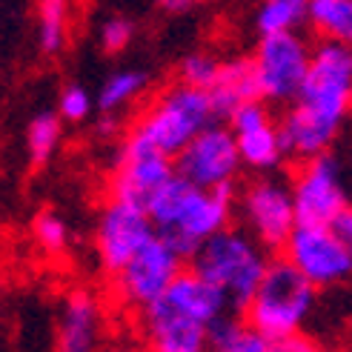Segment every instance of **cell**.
<instances>
[{
	"instance_id": "cell-1",
	"label": "cell",
	"mask_w": 352,
	"mask_h": 352,
	"mask_svg": "<svg viewBox=\"0 0 352 352\" xmlns=\"http://www.w3.org/2000/svg\"><path fill=\"white\" fill-rule=\"evenodd\" d=\"M352 112V46L321 41L309 72L287 115L278 120L287 157L309 161L327 155Z\"/></svg>"
},
{
	"instance_id": "cell-2",
	"label": "cell",
	"mask_w": 352,
	"mask_h": 352,
	"mask_svg": "<svg viewBox=\"0 0 352 352\" xmlns=\"http://www.w3.org/2000/svg\"><path fill=\"white\" fill-rule=\"evenodd\" d=\"M144 209L155 232H161L184 258H192L201 243L230 226L235 192L232 186L204 189L175 172L144 201Z\"/></svg>"
},
{
	"instance_id": "cell-3",
	"label": "cell",
	"mask_w": 352,
	"mask_h": 352,
	"mask_svg": "<svg viewBox=\"0 0 352 352\" xmlns=\"http://www.w3.org/2000/svg\"><path fill=\"white\" fill-rule=\"evenodd\" d=\"M315 292L318 287L280 255L270 261V270L258 284L255 295L241 309L243 324L278 344L292 336H301L304 324L315 309Z\"/></svg>"
},
{
	"instance_id": "cell-4",
	"label": "cell",
	"mask_w": 352,
	"mask_h": 352,
	"mask_svg": "<svg viewBox=\"0 0 352 352\" xmlns=\"http://www.w3.org/2000/svg\"><path fill=\"white\" fill-rule=\"evenodd\" d=\"M270 250L258 243L246 230L226 226L218 235L198 246L192 255V270L215 284L235 309H243L255 295L258 284L270 270Z\"/></svg>"
},
{
	"instance_id": "cell-5",
	"label": "cell",
	"mask_w": 352,
	"mask_h": 352,
	"mask_svg": "<svg viewBox=\"0 0 352 352\" xmlns=\"http://www.w3.org/2000/svg\"><path fill=\"white\" fill-rule=\"evenodd\" d=\"M218 120L212 95L189 83H172L157 95L135 126L149 144H155L169 157L178 155L192 138L201 135L209 123Z\"/></svg>"
},
{
	"instance_id": "cell-6",
	"label": "cell",
	"mask_w": 352,
	"mask_h": 352,
	"mask_svg": "<svg viewBox=\"0 0 352 352\" xmlns=\"http://www.w3.org/2000/svg\"><path fill=\"white\" fill-rule=\"evenodd\" d=\"M238 215L243 230L267 250H284V243L295 232L298 209L292 198V184L263 175L246 184L238 198Z\"/></svg>"
},
{
	"instance_id": "cell-7",
	"label": "cell",
	"mask_w": 352,
	"mask_h": 352,
	"mask_svg": "<svg viewBox=\"0 0 352 352\" xmlns=\"http://www.w3.org/2000/svg\"><path fill=\"white\" fill-rule=\"evenodd\" d=\"M312 49L298 32L261 34L252 55L258 95L267 103H292L309 72Z\"/></svg>"
},
{
	"instance_id": "cell-8",
	"label": "cell",
	"mask_w": 352,
	"mask_h": 352,
	"mask_svg": "<svg viewBox=\"0 0 352 352\" xmlns=\"http://www.w3.org/2000/svg\"><path fill=\"white\" fill-rule=\"evenodd\" d=\"M184 261L186 258L161 232H155L129 258L126 267L118 275H112L115 292L123 301V307L144 312L149 304H155L172 287V280L184 272Z\"/></svg>"
},
{
	"instance_id": "cell-9",
	"label": "cell",
	"mask_w": 352,
	"mask_h": 352,
	"mask_svg": "<svg viewBox=\"0 0 352 352\" xmlns=\"http://www.w3.org/2000/svg\"><path fill=\"white\" fill-rule=\"evenodd\" d=\"M280 252L318 289L338 287L352 275V252L329 223H298Z\"/></svg>"
},
{
	"instance_id": "cell-10",
	"label": "cell",
	"mask_w": 352,
	"mask_h": 352,
	"mask_svg": "<svg viewBox=\"0 0 352 352\" xmlns=\"http://www.w3.org/2000/svg\"><path fill=\"white\" fill-rule=\"evenodd\" d=\"M243 161L238 152V140L230 129V123H209V126L195 135L189 144L175 155V172L186 178L189 184L204 189H223L235 186V178Z\"/></svg>"
},
{
	"instance_id": "cell-11",
	"label": "cell",
	"mask_w": 352,
	"mask_h": 352,
	"mask_svg": "<svg viewBox=\"0 0 352 352\" xmlns=\"http://www.w3.org/2000/svg\"><path fill=\"white\" fill-rule=\"evenodd\" d=\"M152 235H155V226L144 206L126 198L109 195V201L100 206L98 223H95V252H98L100 270L118 275Z\"/></svg>"
},
{
	"instance_id": "cell-12",
	"label": "cell",
	"mask_w": 352,
	"mask_h": 352,
	"mask_svg": "<svg viewBox=\"0 0 352 352\" xmlns=\"http://www.w3.org/2000/svg\"><path fill=\"white\" fill-rule=\"evenodd\" d=\"M172 175H175V157L149 144L138 129H129L118 146L109 195L144 206V201L157 186H164Z\"/></svg>"
},
{
	"instance_id": "cell-13",
	"label": "cell",
	"mask_w": 352,
	"mask_h": 352,
	"mask_svg": "<svg viewBox=\"0 0 352 352\" xmlns=\"http://www.w3.org/2000/svg\"><path fill=\"white\" fill-rule=\"evenodd\" d=\"M292 198L301 223H336L346 209V186L336 157L318 155L301 161L292 178Z\"/></svg>"
},
{
	"instance_id": "cell-14",
	"label": "cell",
	"mask_w": 352,
	"mask_h": 352,
	"mask_svg": "<svg viewBox=\"0 0 352 352\" xmlns=\"http://www.w3.org/2000/svg\"><path fill=\"white\" fill-rule=\"evenodd\" d=\"M226 120H230V129L238 140V152L246 169L270 175L284 164V138H280V126L275 123L267 100H246Z\"/></svg>"
},
{
	"instance_id": "cell-15",
	"label": "cell",
	"mask_w": 352,
	"mask_h": 352,
	"mask_svg": "<svg viewBox=\"0 0 352 352\" xmlns=\"http://www.w3.org/2000/svg\"><path fill=\"white\" fill-rule=\"evenodd\" d=\"M144 324V341L146 352H206L209 344V327L189 318V315L172 309L166 301L157 298L140 312Z\"/></svg>"
},
{
	"instance_id": "cell-16",
	"label": "cell",
	"mask_w": 352,
	"mask_h": 352,
	"mask_svg": "<svg viewBox=\"0 0 352 352\" xmlns=\"http://www.w3.org/2000/svg\"><path fill=\"white\" fill-rule=\"evenodd\" d=\"M103 338V309L89 289H72L58 315L55 352H98Z\"/></svg>"
},
{
	"instance_id": "cell-17",
	"label": "cell",
	"mask_w": 352,
	"mask_h": 352,
	"mask_svg": "<svg viewBox=\"0 0 352 352\" xmlns=\"http://www.w3.org/2000/svg\"><path fill=\"white\" fill-rule=\"evenodd\" d=\"M212 103L218 118H230L241 103L255 100L258 95V78H255V63L252 58H232L221 63L218 80L212 83Z\"/></svg>"
},
{
	"instance_id": "cell-18",
	"label": "cell",
	"mask_w": 352,
	"mask_h": 352,
	"mask_svg": "<svg viewBox=\"0 0 352 352\" xmlns=\"http://www.w3.org/2000/svg\"><path fill=\"white\" fill-rule=\"evenodd\" d=\"M149 86V75L144 69H118L98 89V112L100 115H118L120 109L132 107L138 98H144Z\"/></svg>"
},
{
	"instance_id": "cell-19",
	"label": "cell",
	"mask_w": 352,
	"mask_h": 352,
	"mask_svg": "<svg viewBox=\"0 0 352 352\" xmlns=\"http://www.w3.org/2000/svg\"><path fill=\"white\" fill-rule=\"evenodd\" d=\"M34 17H38V49L46 58L60 55L69 41L72 0H34Z\"/></svg>"
},
{
	"instance_id": "cell-20",
	"label": "cell",
	"mask_w": 352,
	"mask_h": 352,
	"mask_svg": "<svg viewBox=\"0 0 352 352\" xmlns=\"http://www.w3.org/2000/svg\"><path fill=\"white\" fill-rule=\"evenodd\" d=\"M63 118L58 112H34L26 123V157L32 166H46L63 144Z\"/></svg>"
},
{
	"instance_id": "cell-21",
	"label": "cell",
	"mask_w": 352,
	"mask_h": 352,
	"mask_svg": "<svg viewBox=\"0 0 352 352\" xmlns=\"http://www.w3.org/2000/svg\"><path fill=\"white\" fill-rule=\"evenodd\" d=\"M312 0H261L255 9V29L261 34H280L298 32L309 21Z\"/></svg>"
},
{
	"instance_id": "cell-22",
	"label": "cell",
	"mask_w": 352,
	"mask_h": 352,
	"mask_svg": "<svg viewBox=\"0 0 352 352\" xmlns=\"http://www.w3.org/2000/svg\"><path fill=\"white\" fill-rule=\"evenodd\" d=\"M309 26L324 41L352 46V0H312Z\"/></svg>"
},
{
	"instance_id": "cell-23",
	"label": "cell",
	"mask_w": 352,
	"mask_h": 352,
	"mask_svg": "<svg viewBox=\"0 0 352 352\" xmlns=\"http://www.w3.org/2000/svg\"><path fill=\"white\" fill-rule=\"evenodd\" d=\"M32 235H34V243H38L41 250L49 252V255L66 252L69 241H72V230H69V223L58 212H52V209H46V212H41L38 218H34Z\"/></svg>"
},
{
	"instance_id": "cell-24",
	"label": "cell",
	"mask_w": 352,
	"mask_h": 352,
	"mask_svg": "<svg viewBox=\"0 0 352 352\" xmlns=\"http://www.w3.org/2000/svg\"><path fill=\"white\" fill-rule=\"evenodd\" d=\"M221 72V60L206 55V52H189V55L178 63V80L198 86V89H212V83L218 80Z\"/></svg>"
},
{
	"instance_id": "cell-25",
	"label": "cell",
	"mask_w": 352,
	"mask_h": 352,
	"mask_svg": "<svg viewBox=\"0 0 352 352\" xmlns=\"http://www.w3.org/2000/svg\"><path fill=\"white\" fill-rule=\"evenodd\" d=\"M98 109V98L80 83H66L58 95V115L66 123H86Z\"/></svg>"
},
{
	"instance_id": "cell-26",
	"label": "cell",
	"mask_w": 352,
	"mask_h": 352,
	"mask_svg": "<svg viewBox=\"0 0 352 352\" xmlns=\"http://www.w3.org/2000/svg\"><path fill=\"white\" fill-rule=\"evenodd\" d=\"M135 38V23L129 17H120V14H109L103 17L100 26H98V46L107 52V55H118L123 52Z\"/></svg>"
},
{
	"instance_id": "cell-27",
	"label": "cell",
	"mask_w": 352,
	"mask_h": 352,
	"mask_svg": "<svg viewBox=\"0 0 352 352\" xmlns=\"http://www.w3.org/2000/svg\"><path fill=\"white\" fill-rule=\"evenodd\" d=\"M212 352H278V341L261 336L252 327H243L230 344H223Z\"/></svg>"
},
{
	"instance_id": "cell-28",
	"label": "cell",
	"mask_w": 352,
	"mask_h": 352,
	"mask_svg": "<svg viewBox=\"0 0 352 352\" xmlns=\"http://www.w3.org/2000/svg\"><path fill=\"white\" fill-rule=\"evenodd\" d=\"M278 352H338V349H329V346L312 341V338H304V336H292L278 344Z\"/></svg>"
},
{
	"instance_id": "cell-29",
	"label": "cell",
	"mask_w": 352,
	"mask_h": 352,
	"mask_svg": "<svg viewBox=\"0 0 352 352\" xmlns=\"http://www.w3.org/2000/svg\"><path fill=\"white\" fill-rule=\"evenodd\" d=\"M332 226H336V232L341 235V241L346 243V250L352 252V206H346L344 212L336 218V223H332Z\"/></svg>"
},
{
	"instance_id": "cell-30",
	"label": "cell",
	"mask_w": 352,
	"mask_h": 352,
	"mask_svg": "<svg viewBox=\"0 0 352 352\" xmlns=\"http://www.w3.org/2000/svg\"><path fill=\"white\" fill-rule=\"evenodd\" d=\"M155 3L161 9H166V12H186L195 3H201V0H155Z\"/></svg>"
},
{
	"instance_id": "cell-31",
	"label": "cell",
	"mask_w": 352,
	"mask_h": 352,
	"mask_svg": "<svg viewBox=\"0 0 352 352\" xmlns=\"http://www.w3.org/2000/svg\"><path fill=\"white\" fill-rule=\"evenodd\" d=\"M115 129H118L115 115H103V118L98 120V132H100L103 138H112V135H115Z\"/></svg>"
},
{
	"instance_id": "cell-32",
	"label": "cell",
	"mask_w": 352,
	"mask_h": 352,
	"mask_svg": "<svg viewBox=\"0 0 352 352\" xmlns=\"http://www.w3.org/2000/svg\"><path fill=\"white\" fill-rule=\"evenodd\" d=\"M112 352H140V349H112Z\"/></svg>"
}]
</instances>
